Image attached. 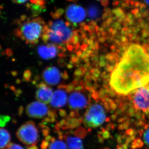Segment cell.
<instances>
[{"mask_svg": "<svg viewBox=\"0 0 149 149\" xmlns=\"http://www.w3.org/2000/svg\"><path fill=\"white\" fill-rule=\"evenodd\" d=\"M149 83V54L139 45L128 47L111 75L110 85L116 93L127 95Z\"/></svg>", "mask_w": 149, "mask_h": 149, "instance_id": "cell-1", "label": "cell"}, {"mask_svg": "<svg viewBox=\"0 0 149 149\" xmlns=\"http://www.w3.org/2000/svg\"><path fill=\"white\" fill-rule=\"evenodd\" d=\"M16 24L19 27L14 30V35L32 46L39 42V38L42 35L43 28L46 24L42 18L37 16L33 18L22 17Z\"/></svg>", "mask_w": 149, "mask_h": 149, "instance_id": "cell-2", "label": "cell"}, {"mask_svg": "<svg viewBox=\"0 0 149 149\" xmlns=\"http://www.w3.org/2000/svg\"><path fill=\"white\" fill-rule=\"evenodd\" d=\"M61 17L53 18V20L48 22L47 29L43 34H47L49 40L52 43L71 45L70 40L74 35L79 34V31L72 30L71 23L65 21Z\"/></svg>", "mask_w": 149, "mask_h": 149, "instance_id": "cell-3", "label": "cell"}, {"mask_svg": "<svg viewBox=\"0 0 149 149\" xmlns=\"http://www.w3.org/2000/svg\"><path fill=\"white\" fill-rule=\"evenodd\" d=\"M107 115L103 107L100 104L91 105L84 115V124L86 127L96 128L106 121Z\"/></svg>", "mask_w": 149, "mask_h": 149, "instance_id": "cell-4", "label": "cell"}, {"mask_svg": "<svg viewBox=\"0 0 149 149\" xmlns=\"http://www.w3.org/2000/svg\"><path fill=\"white\" fill-rule=\"evenodd\" d=\"M17 136L19 141L27 146L35 145L39 139L38 131L32 121H29L22 125L17 130Z\"/></svg>", "mask_w": 149, "mask_h": 149, "instance_id": "cell-5", "label": "cell"}, {"mask_svg": "<svg viewBox=\"0 0 149 149\" xmlns=\"http://www.w3.org/2000/svg\"><path fill=\"white\" fill-rule=\"evenodd\" d=\"M65 18L71 23L73 27H76L77 24L83 23L86 17L85 9L77 4H71L67 7L65 11Z\"/></svg>", "mask_w": 149, "mask_h": 149, "instance_id": "cell-6", "label": "cell"}, {"mask_svg": "<svg viewBox=\"0 0 149 149\" xmlns=\"http://www.w3.org/2000/svg\"><path fill=\"white\" fill-rule=\"evenodd\" d=\"M133 104L137 109L144 112H149V86H143L136 91Z\"/></svg>", "mask_w": 149, "mask_h": 149, "instance_id": "cell-7", "label": "cell"}, {"mask_svg": "<svg viewBox=\"0 0 149 149\" xmlns=\"http://www.w3.org/2000/svg\"><path fill=\"white\" fill-rule=\"evenodd\" d=\"M26 113L31 118H41L49 113L47 107L41 102L35 101L29 104L26 108Z\"/></svg>", "mask_w": 149, "mask_h": 149, "instance_id": "cell-8", "label": "cell"}, {"mask_svg": "<svg viewBox=\"0 0 149 149\" xmlns=\"http://www.w3.org/2000/svg\"><path fill=\"white\" fill-rule=\"evenodd\" d=\"M68 105L71 109H82L88 104L87 98L83 94L77 91L72 92L70 95L68 100Z\"/></svg>", "mask_w": 149, "mask_h": 149, "instance_id": "cell-9", "label": "cell"}, {"mask_svg": "<svg viewBox=\"0 0 149 149\" xmlns=\"http://www.w3.org/2000/svg\"><path fill=\"white\" fill-rule=\"evenodd\" d=\"M42 76L44 81L51 86L58 84L61 77L58 68L55 66L46 68L43 71Z\"/></svg>", "mask_w": 149, "mask_h": 149, "instance_id": "cell-10", "label": "cell"}, {"mask_svg": "<svg viewBox=\"0 0 149 149\" xmlns=\"http://www.w3.org/2000/svg\"><path fill=\"white\" fill-rule=\"evenodd\" d=\"M58 49L55 45L48 44L47 45H40L37 48V52L40 57L44 60L54 58L56 56Z\"/></svg>", "mask_w": 149, "mask_h": 149, "instance_id": "cell-11", "label": "cell"}, {"mask_svg": "<svg viewBox=\"0 0 149 149\" xmlns=\"http://www.w3.org/2000/svg\"><path fill=\"white\" fill-rule=\"evenodd\" d=\"M67 101V95L62 90L55 91L50 100V104L55 108H59L65 106Z\"/></svg>", "mask_w": 149, "mask_h": 149, "instance_id": "cell-12", "label": "cell"}, {"mask_svg": "<svg viewBox=\"0 0 149 149\" xmlns=\"http://www.w3.org/2000/svg\"><path fill=\"white\" fill-rule=\"evenodd\" d=\"M53 90L50 87L46 86L39 88L36 92V98L38 100L45 104H48L52 97Z\"/></svg>", "mask_w": 149, "mask_h": 149, "instance_id": "cell-13", "label": "cell"}, {"mask_svg": "<svg viewBox=\"0 0 149 149\" xmlns=\"http://www.w3.org/2000/svg\"><path fill=\"white\" fill-rule=\"evenodd\" d=\"M66 142L68 149H83V142L80 138L69 136L67 138Z\"/></svg>", "mask_w": 149, "mask_h": 149, "instance_id": "cell-14", "label": "cell"}, {"mask_svg": "<svg viewBox=\"0 0 149 149\" xmlns=\"http://www.w3.org/2000/svg\"><path fill=\"white\" fill-rule=\"evenodd\" d=\"M0 135H1V141H0L1 149H5L9 144L10 140V135L7 130L4 128H1Z\"/></svg>", "mask_w": 149, "mask_h": 149, "instance_id": "cell-15", "label": "cell"}, {"mask_svg": "<svg viewBox=\"0 0 149 149\" xmlns=\"http://www.w3.org/2000/svg\"><path fill=\"white\" fill-rule=\"evenodd\" d=\"M49 149H67V147L63 141L56 140L51 143Z\"/></svg>", "mask_w": 149, "mask_h": 149, "instance_id": "cell-16", "label": "cell"}, {"mask_svg": "<svg viewBox=\"0 0 149 149\" xmlns=\"http://www.w3.org/2000/svg\"><path fill=\"white\" fill-rule=\"evenodd\" d=\"M32 72L30 70H26L23 74V80L25 82H29L31 81Z\"/></svg>", "mask_w": 149, "mask_h": 149, "instance_id": "cell-17", "label": "cell"}, {"mask_svg": "<svg viewBox=\"0 0 149 149\" xmlns=\"http://www.w3.org/2000/svg\"><path fill=\"white\" fill-rule=\"evenodd\" d=\"M143 139L145 144L149 147V126L146 128L143 135Z\"/></svg>", "mask_w": 149, "mask_h": 149, "instance_id": "cell-18", "label": "cell"}, {"mask_svg": "<svg viewBox=\"0 0 149 149\" xmlns=\"http://www.w3.org/2000/svg\"><path fill=\"white\" fill-rule=\"evenodd\" d=\"M78 61H79V57L77 56V55H75L74 54L71 55L70 61V63L74 65Z\"/></svg>", "mask_w": 149, "mask_h": 149, "instance_id": "cell-19", "label": "cell"}, {"mask_svg": "<svg viewBox=\"0 0 149 149\" xmlns=\"http://www.w3.org/2000/svg\"><path fill=\"white\" fill-rule=\"evenodd\" d=\"M75 88V86H74L72 83H70V84L66 85V88L65 90H66L67 93H71V92L74 91Z\"/></svg>", "mask_w": 149, "mask_h": 149, "instance_id": "cell-20", "label": "cell"}, {"mask_svg": "<svg viewBox=\"0 0 149 149\" xmlns=\"http://www.w3.org/2000/svg\"><path fill=\"white\" fill-rule=\"evenodd\" d=\"M58 64L60 66L63 67L66 65V62L64 59L63 58H59L57 61Z\"/></svg>", "mask_w": 149, "mask_h": 149, "instance_id": "cell-21", "label": "cell"}, {"mask_svg": "<svg viewBox=\"0 0 149 149\" xmlns=\"http://www.w3.org/2000/svg\"><path fill=\"white\" fill-rule=\"evenodd\" d=\"M10 117L7 116H1V124L3 123V124H4L5 123H6L10 120Z\"/></svg>", "mask_w": 149, "mask_h": 149, "instance_id": "cell-22", "label": "cell"}, {"mask_svg": "<svg viewBox=\"0 0 149 149\" xmlns=\"http://www.w3.org/2000/svg\"><path fill=\"white\" fill-rule=\"evenodd\" d=\"M8 149H24L20 146L15 144H11L9 145Z\"/></svg>", "mask_w": 149, "mask_h": 149, "instance_id": "cell-23", "label": "cell"}, {"mask_svg": "<svg viewBox=\"0 0 149 149\" xmlns=\"http://www.w3.org/2000/svg\"><path fill=\"white\" fill-rule=\"evenodd\" d=\"M61 77L63 80H68L69 78V75L66 71H64L61 73Z\"/></svg>", "mask_w": 149, "mask_h": 149, "instance_id": "cell-24", "label": "cell"}, {"mask_svg": "<svg viewBox=\"0 0 149 149\" xmlns=\"http://www.w3.org/2000/svg\"><path fill=\"white\" fill-rule=\"evenodd\" d=\"M42 40L45 43H47L49 40V35L47 34H43L41 36Z\"/></svg>", "mask_w": 149, "mask_h": 149, "instance_id": "cell-25", "label": "cell"}, {"mask_svg": "<svg viewBox=\"0 0 149 149\" xmlns=\"http://www.w3.org/2000/svg\"><path fill=\"white\" fill-rule=\"evenodd\" d=\"M5 53L8 56H10L13 54V52L10 48H8L6 50Z\"/></svg>", "mask_w": 149, "mask_h": 149, "instance_id": "cell-26", "label": "cell"}, {"mask_svg": "<svg viewBox=\"0 0 149 149\" xmlns=\"http://www.w3.org/2000/svg\"><path fill=\"white\" fill-rule=\"evenodd\" d=\"M81 74H83V73L81 72V70L80 68L75 70V71H74V76H80Z\"/></svg>", "mask_w": 149, "mask_h": 149, "instance_id": "cell-27", "label": "cell"}, {"mask_svg": "<svg viewBox=\"0 0 149 149\" xmlns=\"http://www.w3.org/2000/svg\"><path fill=\"white\" fill-rule=\"evenodd\" d=\"M83 85H80L75 87L74 89V91H77V92H81V91H84V88L83 87Z\"/></svg>", "mask_w": 149, "mask_h": 149, "instance_id": "cell-28", "label": "cell"}, {"mask_svg": "<svg viewBox=\"0 0 149 149\" xmlns=\"http://www.w3.org/2000/svg\"><path fill=\"white\" fill-rule=\"evenodd\" d=\"M22 91L21 89H18L16 90V91L15 92V95L16 97H19L20 95L22 94Z\"/></svg>", "mask_w": 149, "mask_h": 149, "instance_id": "cell-29", "label": "cell"}, {"mask_svg": "<svg viewBox=\"0 0 149 149\" xmlns=\"http://www.w3.org/2000/svg\"><path fill=\"white\" fill-rule=\"evenodd\" d=\"M14 2L17 4H22L26 3L28 0H12Z\"/></svg>", "mask_w": 149, "mask_h": 149, "instance_id": "cell-30", "label": "cell"}, {"mask_svg": "<svg viewBox=\"0 0 149 149\" xmlns=\"http://www.w3.org/2000/svg\"><path fill=\"white\" fill-rule=\"evenodd\" d=\"M66 85H64V84H60V85H58L57 86V88L59 90H64L66 89Z\"/></svg>", "mask_w": 149, "mask_h": 149, "instance_id": "cell-31", "label": "cell"}, {"mask_svg": "<svg viewBox=\"0 0 149 149\" xmlns=\"http://www.w3.org/2000/svg\"><path fill=\"white\" fill-rule=\"evenodd\" d=\"M67 48L68 50L70 52H72L74 48V46L72 45H66Z\"/></svg>", "mask_w": 149, "mask_h": 149, "instance_id": "cell-32", "label": "cell"}, {"mask_svg": "<svg viewBox=\"0 0 149 149\" xmlns=\"http://www.w3.org/2000/svg\"><path fill=\"white\" fill-rule=\"evenodd\" d=\"M80 48V45L79 43H78L77 45H74V52H76V51L77 50L79 49Z\"/></svg>", "mask_w": 149, "mask_h": 149, "instance_id": "cell-33", "label": "cell"}, {"mask_svg": "<svg viewBox=\"0 0 149 149\" xmlns=\"http://www.w3.org/2000/svg\"><path fill=\"white\" fill-rule=\"evenodd\" d=\"M58 56L61 58H63L65 57L66 56V54L64 53H58Z\"/></svg>", "mask_w": 149, "mask_h": 149, "instance_id": "cell-34", "label": "cell"}, {"mask_svg": "<svg viewBox=\"0 0 149 149\" xmlns=\"http://www.w3.org/2000/svg\"><path fill=\"white\" fill-rule=\"evenodd\" d=\"M10 73L12 75V76H14V77H16L18 74V72L17 71H15V70H13V71H11Z\"/></svg>", "mask_w": 149, "mask_h": 149, "instance_id": "cell-35", "label": "cell"}, {"mask_svg": "<svg viewBox=\"0 0 149 149\" xmlns=\"http://www.w3.org/2000/svg\"><path fill=\"white\" fill-rule=\"evenodd\" d=\"M66 67L68 69H71L73 68V65L71 64V63H68V64L67 65Z\"/></svg>", "mask_w": 149, "mask_h": 149, "instance_id": "cell-36", "label": "cell"}, {"mask_svg": "<svg viewBox=\"0 0 149 149\" xmlns=\"http://www.w3.org/2000/svg\"><path fill=\"white\" fill-rule=\"evenodd\" d=\"M76 55H77V56H78V57H80L81 55H82V52L80 51H77L76 52Z\"/></svg>", "mask_w": 149, "mask_h": 149, "instance_id": "cell-37", "label": "cell"}, {"mask_svg": "<svg viewBox=\"0 0 149 149\" xmlns=\"http://www.w3.org/2000/svg\"><path fill=\"white\" fill-rule=\"evenodd\" d=\"M10 90H11V91H13V92H14V93L16 91V88H15V86H10Z\"/></svg>", "mask_w": 149, "mask_h": 149, "instance_id": "cell-38", "label": "cell"}, {"mask_svg": "<svg viewBox=\"0 0 149 149\" xmlns=\"http://www.w3.org/2000/svg\"><path fill=\"white\" fill-rule=\"evenodd\" d=\"M34 80H36V81H40V77L39 75H36V76H35L34 77Z\"/></svg>", "mask_w": 149, "mask_h": 149, "instance_id": "cell-39", "label": "cell"}, {"mask_svg": "<svg viewBox=\"0 0 149 149\" xmlns=\"http://www.w3.org/2000/svg\"><path fill=\"white\" fill-rule=\"evenodd\" d=\"M22 80H20L19 79H17L16 80V81H15V83H16L17 84H20V83H21Z\"/></svg>", "mask_w": 149, "mask_h": 149, "instance_id": "cell-40", "label": "cell"}, {"mask_svg": "<svg viewBox=\"0 0 149 149\" xmlns=\"http://www.w3.org/2000/svg\"><path fill=\"white\" fill-rule=\"evenodd\" d=\"M86 48H87V45H84L81 47V49L82 50H85V49H86Z\"/></svg>", "mask_w": 149, "mask_h": 149, "instance_id": "cell-41", "label": "cell"}, {"mask_svg": "<svg viewBox=\"0 0 149 149\" xmlns=\"http://www.w3.org/2000/svg\"><path fill=\"white\" fill-rule=\"evenodd\" d=\"M32 83L33 85H37V81H36V80H32Z\"/></svg>", "mask_w": 149, "mask_h": 149, "instance_id": "cell-42", "label": "cell"}, {"mask_svg": "<svg viewBox=\"0 0 149 149\" xmlns=\"http://www.w3.org/2000/svg\"><path fill=\"white\" fill-rule=\"evenodd\" d=\"M144 1L146 4L149 6V0H144Z\"/></svg>", "mask_w": 149, "mask_h": 149, "instance_id": "cell-43", "label": "cell"}, {"mask_svg": "<svg viewBox=\"0 0 149 149\" xmlns=\"http://www.w3.org/2000/svg\"><path fill=\"white\" fill-rule=\"evenodd\" d=\"M4 87H5L6 88H8L9 87V86L8 84H6L4 85Z\"/></svg>", "mask_w": 149, "mask_h": 149, "instance_id": "cell-44", "label": "cell"}, {"mask_svg": "<svg viewBox=\"0 0 149 149\" xmlns=\"http://www.w3.org/2000/svg\"><path fill=\"white\" fill-rule=\"evenodd\" d=\"M97 1H102V0H97Z\"/></svg>", "mask_w": 149, "mask_h": 149, "instance_id": "cell-45", "label": "cell"}, {"mask_svg": "<svg viewBox=\"0 0 149 149\" xmlns=\"http://www.w3.org/2000/svg\"></svg>", "mask_w": 149, "mask_h": 149, "instance_id": "cell-46", "label": "cell"}]
</instances>
